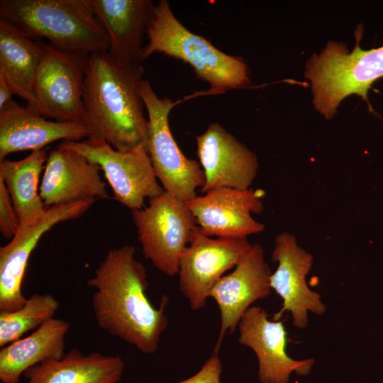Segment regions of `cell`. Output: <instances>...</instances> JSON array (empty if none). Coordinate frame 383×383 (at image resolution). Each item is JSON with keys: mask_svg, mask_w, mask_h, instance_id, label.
Masks as SVG:
<instances>
[{"mask_svg": "<svg viewBox=\"0 0 383 383\" xmlns=\"http://www.w3.org/2000/svg\"><path fill=\"white\" fill-rule=\"evenodd\" d=\"M93 289L91 305L98 326L145 354L158 348L168 326L163 296L159 308L147 296L146 268L135 257V248L123 245L108 250L87 280Z\"/></svg>", "mask_w": 383, "mask_h": 383, "instance_id": "1", "label": "cell"}, {"mask_svg": "<svg viewBox=\"0 0 383 383\" xmlns=\"http://www.w3.org/2000/svg\"><path fill=\"white\" fill-rule=\"evenodd\" d=\"M145 72L138 63L114 60L108 52L89 55L83 101L90 138L120 151L147 148L148 121L140 95Z\"/></svg>", "mask_w": 383, "mask_h": 383, "instance_id": "2", "label": "cell"}, {"mask_svg": "<svg viewBox=\"0 0 383 383\" xmlns=\"http://www.w3.org/2000/svg\"><path fill=\"white\" fill-rule=\"evenodd\" d=\"M0 16L31 39L46 38L64 52L89 56L109 50L90 0H1Z\"/></svg>", "mask_w": 383, "mask_h": 383, "instance_id": "3", "label": "cell"}, {"mask_svg": "<svg viewBox=\"0 0 383 383\" xmlns=\"http://www.w3.org/2000/svg\"><path fill=\"white\" fill-rule=\"evenodd\" d=\"M141 61L162 52L192 66L196 76L209 82L215 93L249 84L248 66L241 57L224 53L210 41L187 29L174 16L166 0L154 6Z\"/></svg>", "mask_w": 383, "mask_h": 383, "instance_id": "4", "label": "cell"}, {"mask_svg": "<svg viewBox=\"0 0 383 383\" xmlns=\"http://www.w3.org/2000/svg\"><path fill=\"white\" fill-rule=\"evenodd\" d=\"M360 36H356L351 52L344 43L331 41L306 63L305 76L311 83L313 105L328 120L350 95L356 94L367 101L371 85L383 79V46L362 50Z\"/></svg>", "mask_w": 383, "mask_h": 383, "instance_id": "5", "label": "cell"}, {"mask_svg": "<svg viewBox=\"0 0 383 383\" xmlns=\"http://www.w3.org/2000/svg\"><path fill=\"white\" fill-rule=\"evenodd\" d=\"M140 95L148 116L147 150L156 177L165 192L187 202L204 187L205 176L200 163L182 153L171 133L169 114L174 103L160 98L147 79L142 82Z\"/></svg>", "mask_w": 383, "mask_h": 383, "instance_id": "6", "label": "cell"}, {"mask_svg": "<svg viewBox=\"0 0 383 383\" xmlns=\"http://www.w3.org/2000/svg\"><path fill=\"white\" fill-rule=\"evenodd\" d=\"M148 205L131 211L142 252L166 275L178 274L181 255L198 227L186 203L164 191Z\"/></svg>", "mask_w": 383, "mask_h": 383, "instance_id": "7", "label": "cell"}, {"mask_svg": "<svg viewBox=\"0 0 383 383\" xmlns=\"http://www.w3.org/2000/svg\"><path fill=\"white\" fill-rule=\"evenodd\" d=\"M43 54L29 107L44 118L86 124L83 87L88 55L60 50L43 42Z\"/></svg>", "mask_w": 383, "mask_h": 383, "instance_id": "8", "label": "cell"}, {"mask_svg": "<svg viewBox=\"0 0 383 383\" xmlns=\"http://www.w3.org/2000/svg\"><path fill=\"white\" fill-rule=\"evenodd\" d=\"M59 145L98 165L111 187L113 199L131 211L143 208L145 199H150L165 191L157 181L145 146L120 151L106 140L93 138L81 141L65 140Z\"/></svg>", "mask_w": 383, "mask_h": 383, "instance_id": "9", "label": "cell"}, {"mask_svg": "<svg viewBox=\"0 0 383 383\" xmlns=\"http://www.w3.org/2000/svg\"><path fill=\"white\" fill-rule=\"evenodd\" d=\"M251 247L247 238H213L199 227L194 230L181 255L177 274L179 290L192 310L205 307L212 288Z\"/></svg>", "mask_w": 383, "mask_h": 383, "instance_id": "10", "label": "cell"}, {"mask_svg": "<svg viewBox=\"0 0 383 383\" xmlns=\"http://www.w3.org/2000/svg\"><path fill=\"white\" fill-rule=\"evenodd\" d=\"M96 201L48 207L34 223L20 226L9 243L0 248V311H13L26 302L21 291L23 279L30 256L43 235L61 222L82 216Z\"/></svg>", "mask_w": 383, "mask_h": 383, "instance_id": "11", "label": "cell"}, {"mask_svg": "<svg viewBox=\"0 0 383 383\" xmlns=\"http://www.w3.org/2000/svg\"><path fill=\"white\" fill-rule=\"evenodd\" d=\"M264 195L262 189L217 188L185 203L204 234L247 238L265 229V225L251 215L262 212Z\"/></svg>", "mask_w": 383, "mask_h": 383, "instance_id": "12", "label": "cell"}, {"mask_svg": "<svg viewBox=\"0 0 383 383\" xmlns=\"http://www.w3.org/2000/svg\"><path fill=\"white\" fill-rule=\"evenodd\" d=\"M272 260L278 262V267L271 274L270 287L283 300L282 308L273 321H278L288 311L294 325L304 328L309 311L323 315L326 310L320 294L311 290L306 281L313 265V255L297 244L294 235L282 232L275 238Z\"/></svg>", "mask_w": 383, "mask_h": 383, "instance_id": "13", "label": "cell"}, {"mask_svg": "<svg viewBox=\"0 0 383 383\" xmlns=\"http://www.w3.org/2000/svg\"><path fill=\"white\" fill-rule=\"evenodd\" d=\"M271 274L263 248L255 244L234 270L223 276L212 288L209 297L216 301L221 316L220 331L213 353H218L226 334L235 331L250 305L270 295Z\"/></svg>", "mask_w": 383, "mask_h": 383, "instance_id": "14", "label": "cell"}, {"mask_svg": "<svg viewBox=\"0 0 383 383\" xmlns=\"http://www.w3.org/2000/svg\"><path fill=\"white\" fill-rule=\"evenodd\" d=\"M196 153L205 176L204 194L217 188L248 189L258 170L256 155L218 123L196 136Z\"/></svg>", "mask_w": 383, "mask_h": 383, "instance_id": "15", "label": "cell"}, {"mask_svg": "<svg viewBox=\"0 0 383 383\" xmlns=\"http://www.w3.org/2000/svg\"><path fill=\"white\" fill-rule=\"evenodd\" d=\"M238 343L252 349L258 360L261 383H288L292 372L307 375L313 359L296 360L286 352L287 331L282 321H270L260 306H250L238 323Z\"/></svg>", "mask_w": 383, "mask_h": 383, "instance_id": "16", "label": "cell"}, {"mask_svg": "<svg viewBox=\"0 0 383 383\" xmlns=\"http://www.w3.org/2000/svg\"><path fill=\"white\" fill-rule=\"evenodd\" d=\"M100 170L72 150L60 145L50 150L39 189L45 206L109 198Z\"/></svg>", "mask_w": 383, "mask_h": 383, "instance_id": "17", "label": "cell"}, {"mask_svg": "<svg viewBox=\"0 0 383 383\" xmlns=\"http://www.w3.org/2000/svg\"><path fill=\"white\" fill-rule=\"evenodd\" d=\"M90 136L85 123L48 121L13 99L0 109V161L13 152L43 150L59 140L81 141Z\"/></svg>", "mask_w": 383, "mask_h": 383, "instance_id": "18", "label": "cell"}, {"mask_svg": "<svg viewBox=\"0 0 383 383\" xmlns=\"http://www.w3.org/2000/svg\"><path fill=\"white\" fill-rule=\"evenodd\" d=\"M94 13L109 39V53L116 61L138 63L142 39L154 8L150 0H90Z\"/></svg>", "mask_w": 383, "mask_h": 383, "instance_id": "19", "label": "cell"}, {"mask_svg": "<svg viewBox=\"0 0 383 383\" xmlns=\"http://www.w3.org/2000/svg\"><path fill=\"white\" fill-rule=\"evenodd\" d=\"M119 355L97 352L83 354L77 349L58 360H48L24 372L25 383H118L124 370Z\"/></svg>", "mask_w": 383, "mask_h": 383, "instance_id": "20", "label": "cell"}, {"mask_svg": "<svg viewBox=\"0 0 383 383\" xmlns=\"http://www.w3.org/2000/svg\"><path fill=\"white\" fill-rule=\"evenodd\" d=\"M70 324L55 317L43 323L31 334L1 348V383H19L29 368L48 360L61 359L65 354V341Z\"/></svg>", "mask_w": 383, "mask_h": 383, "instance_id": "21", "label": "cell"}, {"mask_svg": "<svg viewBox=\"0 0 383 383\" xmlns=\"http://www.w3.org/2000/svg\"><path fill=\"white\" fill-rule=\"evenodd\" d=\"M43 54L42 41L33 40L0 19V77L27 106L33 103V86Z\"/></svg>", "mask_w": 383, "mask_h": 383, "instance_id": "22", "label": "cell"}, {"mask_svg": "<svg viewBox=\"0 0 383 383\" xmlns=\"http://www.w3.org/2000/svg\"><path fill=\"white\" fill-rule=\"evenodd\" d=\"M47 159V152L38 150L20 160L0 161V179L11 196L21 226L36 222L47 209L38 190Z\"/></svg>", "mask_w": 383, "mask_h": 383, "instance_id": "23", "label": "cell"}, {"mask_svg": "<svg viewBox=\"0 0 383 383\" xmlns=\"http://www.w3.org/2000/svg\"><path fill=\"white\" fill-rule=\"evenodd\" d=\"M59 306L52 295L35 293L19 309L0 311V347L21 338L23 334L54 318Z\"/></svg>", "mask_w": 383, "mask_h": 383, "instance_id": "24", "label": "cell"}, {"mask_svg": "<svg viewBox=\"0 0 383 383\" xmlns=\"http://www.w3.org/2000/svg\"><path fill=\"white\" fill-rule=\"evenodd\" d=\"M19 227L16 210L3 180L0 179V232L4 238L11 239Z\"/></svg>", "mask_w": 383, "mask_h": 383, "instance_id": "25", "label": "cell"}, {"mask_svg": "<svg viewBox=\"0 0 383 383\" xmlns=\"http://www.w3.org/2000/svg\"><path fill=\"white\" fill-rule=\"evenodd\" d=\"M218 354L213 352L198 372L177 383H221L222 365Z\"/></svg>", "mask_w": 383, "mask_h": 383, "instance_id": "26", "label": "cell"}, {"mask_svg": "<svg viewBox=\"0 0 383 383\" xmlns=\"http://www.w3.org/2000/svg\"><path fill=\"white\" fill-rule=\"evenodd\" d=\"M13 92L5 80L0 77V109L12 100Z\"/></svg>", "mask_w": 383, "mask_h": 383, "instance_id": "27", "label": "cell"}]
</instances>
